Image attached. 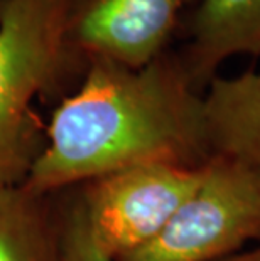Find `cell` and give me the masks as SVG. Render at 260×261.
Wrapping results in <instances>:
<instances>
[{
  "label": "cell",
  "instance_id": "52a82bcc",
  "mask_svg": "<svg viewBox=\"0 0 260 261\" xmlns=\"http://www.w3.org/2000/svg\"><path fill=\"white\" fill-rule=\"evenodd\" d=\"M209 153L245 172L260 191V68L218 74L203 93Z\"/></svg>",
  "mask_w": 260,
  "mask_h": 261
},
{
  "label": "cell",
  "instance_id": "6da1fadb",
  "mask_svg": "<svg viewBox=\"0 0 260 261\" xmlns=\"http://www.w3.org/2000/svg\"><path fill=\"white\" fill-rule=\"evenodd\" d=\"M211 159L203 94L176 51L139 69L93 59L54 108L46 143L24 180L39 196L142 164L201 167Z\"/></svg>",
  "mask_w": 260,
  "mask_h": 261
},
{
  "label": "cell",
  "instance_id": "277c9868",
  "mask_svg": "<svg viewBox=\"0 0 260 261\" xmlns=\"http://www.w3.org/2000/svg\"><path fill=\"white\" fill-rule=\"evenodd\" d=\"M203 167L142 164L83 184L80 199L102 253L115 261L157 236L200 186Z\"/></svg>",
  "mask_w": 260,
  "mask_h": 261
},
{
  "label": "cell",
  "instance_id": "ba28073f",
  "mask_svg": "<svg viewBox=\"0 0 260 261\" xmlns=\"http://www.w3.org/2000/svg\"><path fill=\"white\" fill-rule=\"evenodd\" d=\"M48 197L0 186V261H61V213Z\"/></svg>",
  "mask_w": 260,
  "mask_h": 261
},
{
  "label": "cell",
  "instance_id": "7a4b0ae2",
  "mask_svg": "<svg viewBox=\"0 0 260 261\" xmlns=\"http://www.w3.org/2000/svg\"><path fill=\"white\" fill-rule=\"evenodd\" d=\"M64 46V0H0V186L24 184L44 148L37 96L80 85Z\"/></svg>",
  "mask_w": 260,
  "mask_h": 261
},
{
  "label": "cell",
  "instance_id": "9c48e42d",
  "mask_svg": "<svg viewBox=\"0 0 260 261\" xmlns=\"http://www.w3.org/2000/svg\"><path fill=\"white\" fill-rule=\"evenodd\" d=\"M61 261H112L93 240L80 196L61 211Z\"/></svg>",
  "mask_w": 260,
  "mask_h": 261
},
{
  "label": "cell",
  "instance_id": "30bf717a",
  "mask_svg": "<svg viewBox=\"0 0 260 261\" xmlns=\"http://www.w3.org/2000/svg\"><path fill=\"white\" fill-rule=\"evenodd\" d=\"M220 261H260V244L253 249H247V251H239L231 256H226Z\"/></svg>",
  "mask_w": 260,
  "mask_h": 261
},
{
  "label": "cell",
  "instance_id": "3957f363",
  "mask_svg": "<svg viewBox=\"0 0 260 261\" xmlns=\"http://www.w3.org/2000/svg\"><path fill=\"white\" fill-rule=\"evenodd\" d=\"M260 240V191L239 165L213 155L196 191L144 246L115 261H220Z\"/></svg>",
  "mask_w": 260,
  "mask_h": 261
},
{
  "label": "cell",
  "instance_id": "5b68a950",
  "mask_svg": "<svg viewBox=\"0 0 260 261\" xmlns=\"http://www.w3.org/2000/svg\"><path fill=\"white\" fill-rule=\"evenodd\" d=\"M198 0H64V46L83 76L93 59L132 69L169 51Z\"/></svg>",
  "mask_w": 260,
  "mask_h": 261
},
{
  "label": "cell",
  "instance_id": "8992f818",
  "mask_svg": "<svg viewBox=\"0 0 260 261\" xmlns=\"http://www.w3.org/2000/svg\"><path fill=\"white\" fill-rule=\"evenodd\" d=\"M178 56L191 86L204 93L235 56L260 58V0H198L184 14Z\"/></svg>",
  "mask_w": 260,
  "mask_h": 261
}]
</instances>
